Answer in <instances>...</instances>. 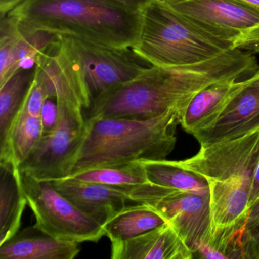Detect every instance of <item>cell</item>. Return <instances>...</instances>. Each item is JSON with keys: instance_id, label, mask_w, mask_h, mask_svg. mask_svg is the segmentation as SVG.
I'll return each instance as SVG.
<instances>
[{"instance_id": "6da1fadb", "label": "cell", "mask_w": 259, "mask_h": 259, "mask_svg": "<svg viewBox=\"0 0 259 259\" xmlns=\"http://www.w3.org/2000/svg\"><path fill=\"white\" fill-rule=\"evenodd\" d=\"M249 53L233 49L208 61L177 67L152 66L92 101L87 117L148 119L171 110L181 113L194 95L213 83L257 74Z\"/></svg>"}, {"instance_id": "7a4b0ae2", "label": "cell", "mask_w": 259, "mask_h": 259, "mask_svg": "<svg viewBox=\"0 0 259 259\" xmlns=\"http://www.w3.org/2000/svg\"><path fill=\"white\" fill-rule=\"evenodd\" d=\"M178 124L180 112L175 110L148 119L85 118L66 177L92 168L166 160L175 148Z\"/></svg>"}, {"instance_id": "3957f363", "label": "cell", "mask_w": 259, "mask_h": 259, "mask_svg": "<svg viewBox=\"0 0 259 259\" xmlns=\"http://www.w3.org/2000/svg\"><path fill=\"white\" fill-rule=\"evenodd\" d=\"M7 16L21 26L116 48H133L140 10L116 0H23Z\"/></svg>"}, {"instance_id": "277c9868", "label": "cell", "mask_w": 259, "mask_h": 259, "mask_svg": "<svg viewBox=\"0 0 259 259\" xmlns=\"http://www.w3.org/2000/svg\"><path fill=\"white\" fill-rule=\"evenodd\" d=\"M133 50L152 66L177 67L208 61L234 49L165 4L151 0L140 10Z\"/></svg>"}, {"instance_id": "5b68a950", "label": "cell", "mask_w": 259, "mask_h": 259, "mask_svg": "<svg viewBox=\"0 0 259 259\" xmlns=\"http://www.w3.org/2000/svg\"><path fill=\"white\" fill-rule=\"evenodd\" d=\"M60 36L59 49L91 104L107 89L134 79L152 66L132 48H116L72 36Z\"/></svg>"}, {"instance_id": "8992f818", "label": "cell", "mask_w": 259, "mask_h": 259, "mask_svg": "<svg viewBox=\"0 0 259 259\" xmlns=\"http://www.w3.org/2000/svg\"><path fill=\"white\" fill-rule=\"evenodd\" d=\"M130 201L147 204L170 224L194 253L211 234L210 195L181 192L154 183L126 188Z\"/></svg>"}, {"instance_id": "52a82bcc", "label": "cell", "mask_w": 259, "mask_h": 259, "mask_svg": "<svg viewBox=\"0 0 259 259\" xmlns=\"http://www.w3.org/2000/svg\"><path fill=\"white\" fill-rule=\"evenodd\" d=\"M234 49L259 54V10L240 0H163Z\"/></svg>"}, {"instance_id": "ba28073f", "label": "cell", "mask_w": 259, "mask_h": 259, "mask_svg": "<svg viewBox=\"0 0 259 259\" xmlns=\"http://www.w3.org/2000/svg\"><path fill=\"white\" fill-rule=\"evenodd\" d=\"M21 181L37 228L57 239L77 243L98 242L105 236L103 226L75 207L51 181L23 174Z\"/></svg>"}, {"instance_id": "9c48e42d", "label": "cell", "mask_w": 259, "mask_h": 259, "mask_svg": "<svg viewBox=\"0 0 259 259\" xmlns=\"http://www.w3.org/2000/svg\"><path fill=\"white\" fill-rule=\"evenodd\" d=\"M57 103V126L42 135L31 154L19 166L21 174L45 181L66 177L68 163L84 131L85 117L83 109L63 101Z\"/></svg>"}, {"instance_id": "30bf717a", "label": "cell", "mask_w": 259, "mask_h": 259, "mask_svg": "<svg viewBox=\"0 0 259 259\" xmlns=\"http://www.w3.org/2000/svg\"><path fill=\"white\" fill-rule=\"evenodd\" d=\"M209 180L242 179L251 183L259 163V131L208 145L190 158L174 161Z\"/></svg>"}, {"instance_id": "8fae6325", "label": "cell", "mask_w": 259, "mask_h": 259, "mask_svg": "<svg viewBox=\"0 0 259 259\" xmlns=\"http://www.w3.org/2000/svg\"><path fill=\"white\" fill-rule=\"evenodd\" d=\"M60 36L21 26L1 16L0 85L22 69H34L37 59L60 43Z\"/></svg>"}, {"instance_id": "7c38bea8", "label": "cell", "mask_w": 259, "mask_h": 259, "mask_svg": "<svg viewBox=\"0 0 259 259\" xmlns=\"http://www.w3.org/2000/svg\"><path fill=\"white\" fill-rule=\"evenodd\" d=\"M259 131V72L208 126L194 133L201 145L232 140Z\"/></svg>"}, {"instance_id": "4fadbf2b", "label": "cell", "mask_w": 259, "mask_h": 259, "mask_svg": "<svg viewBox=\"0 0 259 259\" xmlns=\"http://www.w3.org/2000/svg\"><path fill=\"white\" fill-rule=\"evenodd\" d=\"M51 182L75 207L102 226L130 201L125 187L83 181L72 177Z\"/></svg>"}, {"instance_id": "5bb4252c", "label": "cell", "mask_w": 259, "mask_h": 259, "mask_svg": "<svg viewBox=\"0 0 259 259\" xmlns=\"http://www.w3.org/2000/svg\"><path fill=\"white\" fill-rule=\"evenodd\" d=\"M113 259H191L194 253L167 222L123 242H112Z\"/></svg>"}, {"instance_id": "9a60e30c", "label": "cell", "mask_w": 259, "mask_h": 259, "mask_svg": "<svg viewBox=\"0 0 259 259\" xmlns=\"http://www.w3.org/2000/svg\"><path fill=\"white\" fill-rule=\"evenodd\" d=\"M252 77L244 81L228 79L218 81L201 89L180 113V125L192 135L208 126L227 104L249 84Z\"/></svg>"}, {"instance_id": "2e32d148", "label": "cell", "mask_w": 259, "mask_h": 259, "mask_svg": "<svg viewBox=\"0 0 259 259\" xmlns=\"http://www.w3.org/2000/svg\"><path fill=\"white\" fill-rule=\"evenodd\" d=\"M79 243L61 240L33 225L0 244L1 259H73Z\"/></svg>"}, {"instance_id": "e0dca14e", "label": "cell", "mask_w": 259, "mask_h": 259, "mask_svg": "<svg viewBox=\"0 0 259 259\" xmlns=\"http://www.w3.org/2000/svg\"><path fill=\"white\" fill-rule=\"evenodd\" d=\"M58 45L37 59L34 66V78L40 83L49 98L83 110L89 109L91 102L74 78Z\"/></svg>"}, {"instance_id": "ac0fdd59", "label": "cell", "mask_w": 259, "mask_h": 259, "mask_svg": "<svg viewBox=\"0 0 259 259\" xmlns=\"http://www.w3.org/2000/svg\"><path fill=\"white\" fill-rule=\"evenodd\" d=\"M211 233L248 220L251 183L242 179L209 180Z\"/></svg>"}, {"instance_id": "d6986e66", "label": "cell", "mask_w": 259, "mask_h": 259, "mask_svg": "<svg viewBox=\"0 0 259 259\" xmlns=\"http://www.w3.org/2000/svg\"><path fill=\"white\" fill-rule=\"evenodd\" d=\"M26 204L19 168L0 163V244L19 231Z\"/></svg>"}, {"instance_id": "ffe728a7", "label": "cell", "mask_w": 259, "mask_h": 259, "mask_svg": "<svg viewBox=\"0 0 259 259\" xmlns=\"http://www.w3.org/2000/svg\"><path fill=\"white\" fill-rule=\"evenodd\" d=\"M43 135L40 116L21 108L6 136L0 139V163L19 167Z\"/></svg>"}, {"instance_id": "44dd1931", "label": "cell", "mask_w": 259, "mask_h": 259, "mask_svg": "<svg viewBox=\"0 0 259 259\" xmlns=\"http://www.w3.org/2000/svg\"><path fill=\"white\" fill-rule=\"evenodd\" d=\"M166 223L164 218L147 204L126 206L103 224L104 234L112 242H123Z\"/></svg>"}, {"instance_id": "7402d4cb", "label": "cell", "mask_w": 259, "mask_h": 259, "mask_svg": "<svg viewBox=\"0 0 259 259\" xmlns=\"http://www.w3.org/2000/svg\"><path fill=\"white\" fill-rule=\"evenodd\" d=\"M146 171L148 180L154 184L181 192L209 195L207 179L200 174L187 170L172 160L141 161Z\"/></svg>"}, {"instance_id": "603a6c76", "label": "cell", "mask_w": 259, "mask_h": 259, "mask_svg": "<svg viewBox=\"0 0 259 259\" xmlns=\"http://www.w3.org/2000/svg\"><path fill=\"white\" fill-rule=\"evenodd\" d=\"M34 69H22L0 85V139L7 134L32 84Z\"/></svg>"}, {"instance_id": "cb8c5ba5", "label": "cell", "mask_w": 259, "mask_h": 259, "mask_svg": "<svg viewBox=\"0 0 259 259\" xmlns=\"http://www.w3.org/2000/svg\"><path fill=\"white\" fill-rule=\"evenodd\" d=\"M68 177L83 181L125 188L150 183L146 171L141 161L92 168L80 171Z\"/></svg>"}, {"instance_id": "d4e9b609", "label": "cell", "mask_w": 259, "mask_h": 259, "mask_svg": "<svg viewBox=\"0 0 259 259\" xmlns=\"http://www.w3.org/2000/svg\"><path fill=\"white\" fill-rule=\"evenodd\" d=\"M242 242L244 259H259V221L246 224Z\"/></svg>"}, {"instance_id": "484cf974", "label": "cell", "mask_w": 259, "mask_h": 259, "mask_svg": "<svg viewBox=\"0 0 259 259\" xmlns=\"http://www.w3.org/2000/svg\"><path fill=\"white\" fill-rule=\"evenodd\" d=\"M52 98H48L45 101L40 112L43 134L51 132L57 126L59 121V110L57 101L54 102Z\"/></svg>"}, {"instance_id": "4316f807", "label": "cell", "mask_w": 259, "mask_h": 259, "mask_svg": "<svg viewBox=\"0 0 259 259\" xmlns=\"http://www.w3.org/2000/svg\"><path fill=\"white\" fill-rule=\"evenodd\" d=\"M259 199V163L254 171V177L251 182L250 192L249 208L257 200Z\"/></svg>"}, {"instance_id": "83f0119b", "label": "cell", "mask_w": 259, "mask_h": 259, "mask_svg": "<svg viewBox=\"0 0 259 259\" xmlns=\"http://www.w3.org/2000/svg\"><path fill=\"white\" fill-rule=\"evenodd\" d=\"M23 0H0V13L1 16L7 15L18 4L22 3Z\"/></svg>"}, {"instance_id": "f1b7e54d", "label": "cell", "mask_w": 259, "mask_h": 259, "mask_svg": "<svg viewBox=\"0 0 259 259\" xmlns=\"http://www.w3.org/2000/svg\"><path fill=\"white\" fill-rule=\"evenodd\" d=\"M257 221H259V199L250 207L247 224H252Z\"/></svg>"}, {"instance_id": "f546056e", "label": "cell", "mask_w": 259, "mask_h": 259, "mask_svg": "<svg viewBox=\"0 0 259 259\" xmlns=\"http://www.w3.org/2000/svg\"><path fill=\"white\" fill-rule=\"evenodd\" d=\"M116 1L122 3L135 10H140L142 7L148 4L151 0H116Z\"/></svg>"}, {"instance_id": "4dcf8cb0", "label": "cell", "mask_w": 259, "mask_h": 259, "mask_svg": "<svg viewBox=\"0 0 259 259\" xmlns=\"http://www.w3.org/2000/svg\"><path fill=\"white\" fill-rule=\"evenodd\" d=\"M240 1L259 10V0H240Z\"/></svg>"}]
</instances>
